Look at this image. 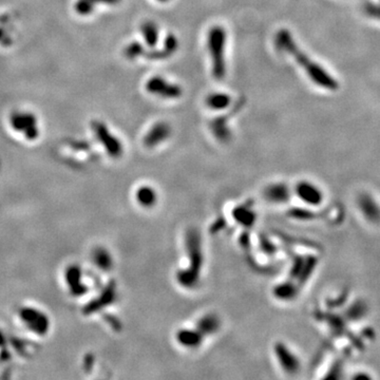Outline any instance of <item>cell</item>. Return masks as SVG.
Masks as SVG:
<instances>
[{"instance_id": "2e32d148", "label": "cell", "mask_w": 380, "mask_h": 380, "mask_svg": "<svg viewBox=\"0 0 380 380\" xmlns=\"http://www.w3.org/2000/svg\"><path fill=\"white\" fill-rule=\"evenodd\" d=\"M179 48V41L173 34H169L164 42V47L161 50L153 51L149 54H147V57L150 59H164L171 56Z\"/></svg>"}, {"instance_id": "9c48e42d", "label": "cell", "mask_w": 380, "mask_h": 380, "mask_svg": "<svg viewBox=\"0 0 380 380\" xmlns=\"http://www.w3.org/2000/svg\"><path fill=\"white\" fill-rule=\"evenodd\" d=\"M295 194L306 205L317 206L322 202V192L314 184L308 181L299 182L295 186Z\"/></svg>"}, {"instance_id": "52a82bcc", "label": "cell", "mask_w": 380, "mask_h": 380, "mask_svg": "<svg viewBox=\"0 0 380 380\" xmlns=\"http://www.w3.org/2000/svg\"><path fill=\"white\" fill-rule=\"evenodd\" d=\"M146 90L150 94L163 99L174 100L182 96L183 91L179 85L169 83L161 76H153L146 83Z\"/></svg>"}, {"instance_id": "277c9868", "label": "cell", "mask_w": 380, "mask_h": 380, "mask_svg": "<svg viewBox=\"0 0 380 380\" xmlns=\"http://www.w3.org/2000/svg\"><path fill=\"white\" fill-rule=\"evenodd\" d=\"M188 242V253H189V260H190V266L189 268L184 269V271L177 274L176 278L179 280L180 283L184 286H192L195 285L199 280L200 269L202 267V262H203V258H202V251H201V242H200V236L197 231H192L187 236Z\"/></svg>"}, {"instance_id": "30bf717a", "label": "cell", "mask_w": 380, "mask_h": 380, "mask_svg": "<svg viewBox=\"0 0 380 380\" xmlns=\"http://www.w3.org/2000/svg\"><path fill=\"white\" fill-rule=\"evenodd\" d=\"M121 0H73L72 10L82 18L93 16L99 5H116Z\"/></svg>"}, {"instance_id": "6da1fadb", "label": "cell", "mask_w": 380, "mask_h": 380, "mask_svg": "<svg viewBox=\"0 0 380 380\" xmlns=\"http://www.w3.org/2000/svg\"><path fill=\"white\" fill-rule=\"evenodd\" d=\"M275 44L280 51L290 54L295 59V61H297L302 67V69L308 73L311 81H314L316 84L326 88L334 87L335 84L333 79L319 66L315 64L314 61H311L308 55L298 47L289 30L282 29L278 31L275 37Z\"/></svg>"}, {"instance_id": "ac0fdd59", "label": "cell", "mask_w": 380, "mask_h": 380, "mask_svg": "<svg viewBox=\"0 0 380 380\" xmlns=\"http://www.w3.org/2000/svg\"><path fill=\"white\" fill-rule=\"evenodd\" d=\"M220 320L219 318L213 314H208L201 318V319L197 323V329L205 336L207 335H213L216 334L220 328Z\"/></svg>"}, {"instance_id": "7402d4cb", "label": "cell", "mask_w": 380, "mask_h": 380, "mask_svg": "<svg viewBox=\"0 0 380 380\" xmlns=\"http://www.w3.org/2000/svg\"><path fill=\"white\" fill-rule=\"evenodd\" d=\"M207 106L213 110H222L229 106L230 104V96L225 93H216L209 94L206 99Z\"/></svg>"}, {"instance_id": "ba28073f", "label": "cell", "mask_w": 380, "mask_h": 380, "mask_svg": "<svg viewBox=\"0 0 380 380\" xmlns=\"http://www.w3.org/2000/svg\"><path fill=\"white\" fill-rule=\"evenodd\" d=\"M83 271L78 265H70L65 272V281L73 297H82L88 292V286L83 281Z\"/></svg>"}, {"instance_id": "9a60e30c", "label": "cell", "mask_w": 380, "mask_h": 380, "mask_svg": "<svg viewBox=\"0 0 380 380\" xmlns=\"http://www.w3.org/2000/svg\"><path fill=\"white\" fill-rule=\"evenodd\" d=\"M157 200V192L153 187L149 185H143L137 189L136 201L140 207L149 209V208H152L156 205Z\"/></svg>"}, {"instance_id": "3957f363", "label": "cell", "mask_w": 380, "mask_h": 380, "mask_svg": "<svg viewBox=\"0 0 380 380\" xmlns=\"http://www.w3.org/2000/svg\"><path fill=\"white\" fill-rule=\"evenodd\" d=\"M225 46V30L220 26L212 27L207 35V48L211 58L212 74L218 81H222L226 74Z\"/></svg>"}, {"instance_id": "44dd1931", "label": "cell", "mask_w": 380, "mask_h": 380, "mask_svg": "<svg viewBox=\"0 0 380 380\" xmlns=\"http://www.w3.org/2000/svg\"><path fill=\"white\" fill-rule=\"evenodd\" d=\"M274 294L276 298L283 300V301H290L297 295V286L291 283V282H285V283L276 286Z\"/></svg>"}, {"instance_id": "cb8c5ba5", "label": "cell", "mask_w": 380, "mask_h": 380, "mask_svg": "<svg viewBox=\"0 0 380 380\" xmlns=\"http://www.w3.org/2000/svg\"><path fill=\"white\" fill-rule=\"evenodd\" d=\"M124 55L127 59L134 60L136 58H138L140 56L145 55V49L144 47L138 41H132L131 44L125 47L124 49Z\"/></svg>"}, {"instance_id": "e0dca14e", "label": "cell", "mask_w": 380, "mask_h": 380, "mask_svg": "<svg viewBox=\"0 0 380 380\" xmlns=\"http://www.w3.org/2000/svg\"><path fill=\"white\" fill-rule=\"evenodd\" d=\"M92 260H93L94 264L104 272H109L113 267L112 256L104 247H96L93 250Z\"/></svg>"}, {"instance_id": "ffe728a7", "label": "cell", "mask_w": 380, "mask_h": 380, "mask_svg": "<svg viewBox=\"0 0 380 380\" xmlns=\"http://www.w3.org/2000/svg\"><path fill=\"white\" fill-rule=\"evenodd\" d=\"M114 296H115V292H114V287L113 286H107L106 290L104 291L103 295H101V297L99 299L94 300V301H92V303L88 306L87 310H86V311H94L96 310H100V309H104L105 306L109 305L110 303L113 302L114 300Z\"/></svg>"}, {"instance_id": "4fadbf2b", "label": "cell", "mask_w": 380, "mask_h": 380, "mask_svg": "<svg viewBox=\"0 0 380 380\" xmlns=\"http://www.w3.org/2000/svg\"><path fill=\"white\" fill-rule=\"evenodd\" d=\"M177 343L188 350H195L202 345L204 335L197 328H181L175 334Z\"/></svg>"}, {"instance_id": "d6986e66", "label": "cell", "mask_w": 380, "mask_h": 380, "mask_svg": "<svg viewBox=\"0 0 380 380\" xmlns=\"http://www.w3.org/2000/svg\"><path fill=\"white\" fill-rule=\"evenodd\" d=\"M146 45L149 48H155L158 41V28L153 21H146L140 27Z\"/></svg>"}, {"instance_id": "8992f818", "label": "cell", "mask_w": 380, "mask_h": 380, "mask_svg": "<svg viewBox=\"0 0 380 380\" xmlns=\"http://www.w3.org/2000/svg\"><path fill=\"white\" fill-rule=\"evenodd\" d=\"M18 315L24 327L36 335L45 336L50 329L51 323L48 315L38 309L32 308V306H24L20 309Z\"/></svg>"}, {"instance_id": "5b68a950", "label": "cell", "mask_w": 380, "mask_h": 380, "mask_svg": "<svg viewBox=\"0 0 380 380\" xmlns=\"http://www.w3.org/2000/svg\"><path fill=\"white\" fill-rule=\"evenodd\" d=\"M90 130L110 157L120 158L122 155V153H124L122 143L110 130V128L105 121L100 120H92L90 122Z\"/></svg>"}, {"instance_id": "d4e9b609", "label": "cell", "mask_w": 380, "mask_h": 380, "mask_svg": "<svg viewBox=\"0 0 380 380\" xmlns=\"http://www.w3.org/2000/svg\"><path fill=\"white\" fill-rule=\"evenodd\" d=\"M4 345H5V336L1 330H0V347H2Z\"/></svg>"}, {"instance_id": "8fae6325", "label": "cell", "mask_w": 380, "mask_h": 380, "mask_svg": "<svg viewBox=\"0 0 380 380\" xmlns=\"http://www.w3.org/2000/svg\"><path fill=\"white\" fill-rule=\"evenodd\" d=\"M171 133L170 126L165 121H158L155 122L148 132L146 133V136L143 139V143L147 148H155V147L158 146L164 140H166Z\"/></svg>"}, {"instance_id": "5bb4252c", "label": "cell", "mask_w": 380, "mask_h": 380, "mask_svg": "<svg viewBox=\"0 0 380 380\" xmlns=\"http://www.w3.org/2000/svg\"><path fill=\"white\" fill-rule=\"evenodd\" d=\"M265 199L274 204H283L291 198V190L283 183L268 185L264 190Z\"/></svg>"}, {"instance_id": "603a6c76", "label": "cell", "mask_w": 380, "mask_h": 380, "mask_svg": "<svg viewBox=\"0 0 380 380\" xmlns=\"http://www.w3.org/2000/svg\"><path fill=\"white\" fill-rule=\"evenodd\" d=\"M234 218L239 223L245 226H251L256 222V214L247 207H238L234 210Z\"/></svg>"}, {"instance_id": "7c38bea8", "label": "cell", "mask_w": 380, "mask_h": 380, "mask_svg": "<svg viewBox=\"0 0 380 380\" xmlns=\"http://www.w3.org/2000/svg\"><path fill=\"white\" fill-rule=\"evenodd\" d=\"M275 353L279 363L286 373L296 374L300 367V363L296 355L294 354L289 347H286L283 343L278 342L275 345Z\"/></svg>"}, {"instance_id": "7a4b0ae2", "label": "cell", "mask_w": 380, "mask_h": 380, "mask_svg": "<svg viewBox=\"0 0 380 380\" xmlns=\"http://www.w3.org/2000/svg\"><path fill=\"white\" fill-rule=\"evenodd\" d=\"M7 122L9 129L15 136L28 143H35L41 136L40 120L34 110L15 108L9 112Z\"/></svg>"}, {"instance_id": "484cf974", "label": "cell", "mask_w": 380, "mask_h": 380, "mask_svg": "<svg viewBox=\"0 0 380 380\" xmlns=\"http://www.w3.org/2000/svg\"><path fill=\"white\" fill-rule=\"evenodd\" d=\"M156 1H158V2H167V1H169V0H156Z\"/></svg>"}]
</instances>
